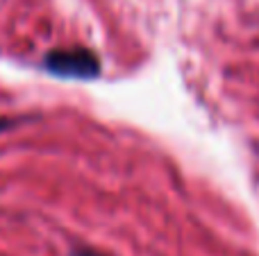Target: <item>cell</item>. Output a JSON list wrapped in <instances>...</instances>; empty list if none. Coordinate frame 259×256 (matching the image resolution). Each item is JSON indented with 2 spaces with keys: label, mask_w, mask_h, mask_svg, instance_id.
<instances>
[{
  "label": "cell",
  "mask_w": 259,
  "mask_h": 256,
  "mask_svg": "<svg viewBox=\"0 0 259 256\" xmlns=\"http://www.w3.org/2000/svg\"><path fill=\"white\" fill-rule=\"evenodd\" d=\"M44 66L53 75L71 77V80H94L100 75V59L84 48L53 50L46 54Z\"/></svg>",
  "instance_id": "cell-1"
},
{
  "label": "cell",
  "mask_w": 259,
  "mask_h": 256,
  "mask_svg": "<svg viewBox=\"0 0 259 256\" xmlns=\"http://www.w3.org/2000/svg\"><path fill=\"white\" fill-rule=\"evenodd\" d=\"M71 256H107V254L98 252V249H94V247H75L71 252Z\"/></svg>",
  "instance_id": "cell-2"
},
{
  "label": "cell",
  "mask_w": 259,
  "mask_h": 256,
  "mask_svg": "<svg viewBox=\"0 0 259 256\" xmlns=\"http://www.w3.org/2000/svg\"><path fill=\"white\" fill-rule=\"evenodd\" d=\"M18 122H21L18 118H16V120H14V118H0V132L12 130V127H14V125H18Z\"/></svg>",
  "instance_id": "cell-3"
}]
</instances>
